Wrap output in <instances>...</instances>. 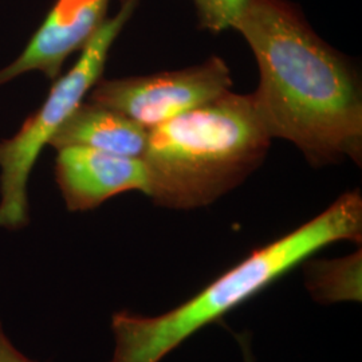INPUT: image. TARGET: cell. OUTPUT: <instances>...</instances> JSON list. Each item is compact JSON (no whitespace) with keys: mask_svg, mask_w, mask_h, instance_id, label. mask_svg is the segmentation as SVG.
Masks as SVG:
<instances>
[{"mask_svg":"<svg viewBox=\"0 0 362 362\" xmlns=\"http://www.w3.org/2000/svg\"><path fill=\"white\" fill-rule=\"evenodd\" d=\"M272 140L251 94L228 91L149 130L146 196L172 209L206 207L260 167Z\"/></svg>","mask_w":362,"mask_h":362,"instance_id":"cell-3","label":"cell"},{"mask_svg":"<svg viewBox=\"0 0 362 362\" xmlns=\"http://www.w3.org/2000/svg\"><path fill=\"white\" fill-rule=\"evenodd\" d=\"M110 0H55L45 21L11 65L0 70V85L28 71L52 81L66 59L82 50L104 23Z\"/></svg>","mask_w":362,"mask_h":362,"instance_id":"cell-6","label":"cell"},{"mask_svg":"<svg viewBox=\"0 0 362 362\" xmlns=\"http://www.w3.org/2000/svg\"><path fill=\"white\" fill-rule=\"evenodd\" d=\"M361 238L362 197L354 189L297 230L252 251L180 306L156 317L115 313L116 349L110 362H161L202 327L257 296L317 251L342 240L360 243Z\"/></svg>","mask_w":362,"mask_h":362,"instance_id":"cell-2","label":"cell"},{"mask_svg":"<svg viewBox=\"0 0 362 362\" xmlns=\"http://www.w3.org/2000/svg\"><path fill=\"white\" fill-rule=\"evenodd\" d=\"M55 180L66 207L85 212L117 194L137 191L148 194V172L143 158L112 155L83 146L58 149Z\"/></svg>","mask_w":362,"mask_h":362,"instance_id":"cell-7","label":"cell"},{"mask_svg":"<svg viewBox=\"0 0 362 362\" xmlns=\"http://www.w3.org/2000/svg\"><path fill=\"white\" fill-rule=\"evenodd\" d=\"M149 130L101 105L82 103L55 132L49 145L83 146L112 155L143 158Z\"/></svg>","mask_w":362,"mask_h":362,"instance_id":"cell-8","label":"cell"},{"mask_svg":"<svg viewBox=\"0 0 362 362\" xmlns=\"http://www.w3.org/2000/svg\"><path fill=\"white\" fill-rule=\"evenodd\" d=\"M248 0H192L199 26L219 34L235 30Z\"/></svg>","mask_w":362,"mask_h":362,"instance_id":"cell-9","label":"cell"},{"mask_svg":"<svg viewBox=\"0 0 362 362\" xmlns=\"http://www.w3.org/2000/svg\"><path fill=\"white\" fill-rule=\"evenodd\" d=\"M228 65L211 57L202 65L141 77L100 79L88 101L128 117L146 130L208 104L231 91Z\"/></svg>","mask_w":362,"mask_h":362,"instance_id":"cell-5","label":"cell"},{"mask_svg":"<svg viewBox=\"0 0 362 362\" xmlns=\"http://www.w3.org/2000/svg\"><path fill=\"white\" fill-rule=\"evenodd\" d=\"M139 3L121 0L119 10L105 19L81 50L77 64L54 81L38 110L13 137L0 141V227L21 230L28 223L27 181L42 149L101 79L109 52Z\"/></svg>","mask_w":362,"mask_h":362,"instance_id":"cell-4","label":"cell"},{"mask_svg":"<svg viewBox=\"0 0 362 362\" xmlns=\"http://www.w3.org/2000/svg\"><path fill=\"white\" fill-rule=\"evenodd\" d=\"M235 30L255 57L252 103L272 139L294 144L315 167L361 165V81L288 0H248Z\"/></svg>","mask_w":362,"mask_h":362,"instance_id":"cell-1","label":"cell"},{"mask_svg":"<svg viewBox=\"0 0 362 362\" xmlns=\"http://www.w3.org/2000/svg\"><path fill=\"white\" fill-rule=\"evenodd\" d=\"M0 362H37L30 360L25 354L16 349L6 336L0 322Z\"/></svg>","mask_w":362,"mask_h":362,"instance_id":"cell-10","label":"cell"}]
</instances>
